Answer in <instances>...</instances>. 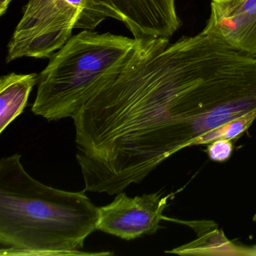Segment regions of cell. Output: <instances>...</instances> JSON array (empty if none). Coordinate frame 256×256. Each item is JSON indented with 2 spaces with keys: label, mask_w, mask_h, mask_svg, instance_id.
Segmentation results:
<instances>
[{
  "label": "cell",
  "mask_w": 256,
  "mask_h": 256,
  "mask_svg": "<svg viewBox=\"0 0 256 256\" xmlns=\"http://www.w3.org/2000/svg\"><path fill=\"white\" fill-rule=\"evenodd\" d=\"M38 74L12 72L0 78V133L20 116L31 91L38 84Z\"/></svg>",
  "instance_id": "7"
},
{
  "label": "cell",
  "mask_w": 256,
  "mask_h": 256,
  "mask_svg": "<svg viewBox=\"0 0 256 256\" xmlns=\"http://www.w3.org/2000/svg\"><path fill=\"white\" fill-rule=\"evenodd\" d=\"M256 119V116H242L222 126L215 131L216 140L218 139H232L238 137L242 134L248 127L251 125L252 122Z\"/></svg>",
  "instance_id": "8"
},
{
  "label": "cell",
  "mask_w": 256,
  "mask_h": 256,
  "mask_svg": "<svg viewBox=\"0 0 256 256\" xmlns=\"http://www.w3.org/2000/svg\"><path fill=\"white\" fill-rule=\"evenodd\" d=\"M228 139H218L208 146V154L214 161L223 162L230 157L232 144Z\"/></svg>",
  "instance_id": "9"
},
{
  "label": "cell",
  "mask_w": 256,
  "mask_h": 256,
  "mask_svg": "<svg viewBox=\"0 0 256 256\" xmlns=\"http://www.w3.org/2000/svg\"><path fill=\"white\" fill-rule=\"evenodd\" d=\"M220 1H228V0H220Z\"/></svg>",
  "instance_id": "11"
},
{
  "label": "cell",
  "mask_w": 256,
  "mask_h": 256,
  "mask_svg": "<svg viewBox=\"0 0 256 256\" xmlns=\"http://www.w3.org/2000/svg\"><path fill=\"white\" fill-rule=\"evenodd\" d=\"M168 198L161 192L130 198L121 192L112 203L98 208L97 230L126 240L156 233Z\"/></svg>",
  "instance_id": "4"
},
{
  "label": "cell",
  "mask_w": 256,
  "mask_h": 256,
  "mask_svg": "<svg viewBox=\"0 0 256 256\" xmlns=\"http://www.w3.org/2000/svg\"><path fill=\"white\" fill-rule=\"evenodd\" d=\"M202 32L256 58V0H212Z\"/></svg>",
  "instance_id": "6"
},
{
  "label": "cell",
  "mask_w": 256,
  "mask_h": 256,
  "mask_svg": "<svg viewBox=\"0 0 256 256\" xmlns=\"http://www.w3.org/2000/svg\"><path fill=\"white\" fill-rule=\"evenodd\" d=\"M14 154L0 160V256H112L83 250L97 230L98 208L85 191L68 192L30 176Z\"/></svg>",
  "instance_id": "1"
},
{
  "label": "cell",
  "mask_w": 256,
  "mask_h": 256,
  "mask_svg": "<svg viewBox=\"0 0 256 256\" xmlns=\"http://www.w3.org/2000/svg\"><path fill=\"white\" fill-rule=\"evenodd\" d=\"M13 0H0V16H4Z\"/></svg>",
  "instance_id": "10"
},
{
  "label": "cell",
  "mask_w": 256,
  "mask_h": 256,
  "mask_svg": "<svg viewBox=\"0 0 256 256\" xmlns=\"http://www.w3.org/2000/svg\"><path fill=\"white\" fill-rule=\"evenodd\" d=\"M114 12L136 40L170 38L181 26L176 0H92Z\"/></svg>",
  "instance_id": "5"
},
{
  "label": "cell",
  "mask_w": 256,
  "mask_h": 256,
  "mask_svg": "<svg viewBox=\"0 0 256 256\" xmlns=\"http://www.w3.org/2000/svg\"><path fill=\"white\" fill-rule=\"evenodd\" d=\"M140 40L84 30L55 52L38 74L34 114L48 121L74 118L120 76Z\"/></svg>",
  "instance_id": "2"
},
{
  "label": "cell",
  "mask_w": 256,
  "mask_h": 256,
  "mask_svg": "<svg viewBox=\"0 0 256 256\" xmlns=\"http://www.w3.org/2000/svg\"><path fill=\"white\" fill-rule=\"evenodd\" d=\"M108 18L119 20L114 12L92 0H28L6 60L50 59L72 37L73 30H94Z\"/></svg>",
  "instance_id": "3"
}]
</instances>
